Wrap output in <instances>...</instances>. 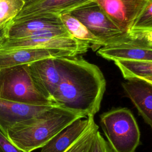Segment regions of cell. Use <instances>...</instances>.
Instances as JSON below:
<instances>
[{"mask_svg": "<svg viewBox=\"0 0 152 152\" xmlns=\"http://www.w3.org/2000/svg\"><path fill=\"white\" fill-rule=\"evenodd\" d=\"M61 78L53 95L56 103L84 118L99 111L106 90L102 72L82 58H58Z\"/></svg>", "mask_w": 152, "mask_h": 152, "instance_id": "1", "label": "cell"}, {"mask_svg": "<svg viewBox=\"0 0 152 152\" xmlns=\"http://www.w3.org/2000/svg\"><path fill=\"white\" fill-rule=\"evenodd\" d=\"M83 116L59 105L11 126L7 137L24 152L41 148L56 134Z\"/></svg>", "mask_w": 152, "mask_h": 152, "instance_id": "2", "label": "cell"}, {"mask_svg": "<svg viewBox=\"0 0 152 152\" xmlns=\"http://www.w3.org/2000/svg\"><path fill=\"white\" fill-rule=\"evenodd\" d=\"M0 99L35 105H58L34 80L28 64L0 69Z\"/></svg>", "mask_w": 152, "mask_h": 152, "instance_id": "3", "label": "cell"}, {"mask_svg": "<svg viewBox=\"0 0 152 152\" xmlns=\"http://www.w3.org/2000/svg\"><path fill=\"white\" fill-rule=\"evenodd\" d=\"M100 124L113 152H135L140 142V131L131 111L117 107L100 116Z\"/></svg>", "mask_w": 152, "mask_h": 152, "instance_id": "4", "label": "cell"}, {"mask_svg": "<svg viewBox=\"0 0 152 152\" xmlns=\"http://www.w3.org/2000/svg\"><path fill=\"white\" fill-rule=\"evenodd\" d=\"M106 46L128 37L93 1L69 12Z\"/></svg>", "mask_w": 152, "mask_h": 152, "instance_id": "5", "label": "cell"}, {"mask_svg": "<svg viewBox=\"0 0 152 152\" xmlns=\"http://www.w3.org/2000/svg\"><path fill=\"white\" fill-rule=\"evenodd\" d=\"M5 39L31 36L72 37L59 16H44L18 22H10L4 28Z\"/></svg>", "mask_w": 152, "mask_h": 152, "instance_id": "6", "label": "cell"}, {"mask_svg": "<svg viewBox=\"0 0 152 152\" xmlns=\"http://www.w3.org/2000/svg\"><path fill=\"white\" fill-rule=\"evenodd\" d=\"M90 45L73 37L31 36L4 40L0 49L38 48L68 51L77 55L86 53Z\"/></svg>", "mask_w": 152, "mask_h": 152, "instance_id": "7", "label": "cell"}, {"mask_svg": "<svg viewBox=\"0 0 152 152\" xmlns=\"http://www.w3.org/2000/svg\"><path fill=\"white\" fill-rule=\"evenodd\" d=\"M123 32L129 34L150 0H94Z\"/></svg>", "mask_w": 152, "mask_h": 152, "instance_id": "8", "label": "cell"}, {"mask_svg": "<svg viewBox=\"0 0 152 152\" xmlns=\"http://www.w3.org/2000/svg\"><path fill=\"white\" fill-rule=\"evenodd\" d=\"M94 0H30L11 22L25 21L44 16H59Z\"/></svg>", "mask_w": 152, "mask_h": 152, "instance_id": "9", "label": "cell"}, {"mask_svg": "<svg viewBox=\"0 0 152 152\" xmlns=\"http://www.w3.org/2000/svg\"><path fill=\"white\" fill-rule=\"evenodd\" d=\"M97 53L112 61H152V46L142 40L128 37L102 46Z\"/></svg>", "mask_w": 152, "mask_h": 152, "instance_id": "10", "label": "cell"}, {"mask_svg": "<svg viewBox=\"0 0 152 152\" xmlns=\"http://www.w3.org/2000/svg\"><path fill=\"white\" fill-rule=\"evenodd\" d=\"M74 56V54L70 52L48 49L18 48L0 49V69L30 64L46 58Z\"/></svg>", "mask_w": 152, "mask_h": 152, "instance_id": "11", "label": "cell"}, {"mask_svg": "<svg viewBox=\"0 0 152 152\" xmlns=\"http://www.w3.org/2000/svg\"><path fill=\"white\" fill-rule=\"evenodd\" d=\"M56 105H35L0 99V129L7 135L13 125L30 119Z\"/></svg>", "mask_w": 152, "mask_h": 152, "instance_id": "12", "label": "cell"}, {"mask_svg": "<svg viewBox=\"0 0 152 152\" xmlns=\"http://www.w3.org/2000/svg\"><path fill=\"white\" fill-rule=\"evenodd\" d=\"M122 86L138 114L152 129V84L142 79L131 78L123 82Z\"/></svg>", "mask_w": 152, "mask_h": 152, "instance_id": "13", "label": "cell"}, {"mask_svg": "<svg viewBox=\"0 0 152 152\" xmlns=\"http://www.w3.org/2000/svg\"><path fill=\"white\" fill-rule=\"evenodd\" d=\"M28 66L38 85L53 97L61 78L58 58L41 59L28 64Z\"/></svg>", "mask_w": 152, "mask_h": 152, "instance_id": "14", "label": "cell"}, {"mask_svg": "<svg viewBox=\"0 0 152 152\" xmlns=\"http://www.w3.org/2000/svg\"><path fill=\"white\" fill-rule=\"evenodd\" d=\"M93 117L80 118L72 122L41 148V152H64L85 132Z\"/></svg>", "mask_w": 152, "mask_h": 152, "instance_id": "15", "label": "cell"}, {"mask_svg": "<svg viewBox=\"0 0 152 152\" xmlns=\"http://www.w3.org/2000/svg\"><path fill=\"white\" fill-rule=\"evenodd\" d=\"M59 18L72 37L90 45L91 44L97 48L104 46L103 42L99 38L92 34L80 20L69 12L60 15Z\"/></svg>", "mask_w": 152, "mask_h": 152, "instance_id": "16", "label": "cell"}, {"mask_svg": "<svg viewBox=\"0 0 152 152\" xmlns=\"http://www.w3.org/2000/svg\"><path fill=\"white\" fill-rule=\"evenodd\" d=\"M114 62L126 80L152 77V61L116 60Z\"/></svg>", "mask_w": 152, "mask_h": 152, "instance_id": "17", "label": "cell"}, {"mask_svg": "<svg viewBox=\"0 0 152 152\" xmlns=\"http://www.w3.org/2000/svg\"><path fill=\"white\" fill-rule=\"evenodd\" d=\"M24 4L23 0H0V28H5L15 18Z\"/></svg>", "mask_w": 152, "mask_h": 152, "instance_id": "18", "label": "cell"}, {"mask_svg": "<svg viewBox=\"0 0 152 152\" xmlns=\"http://www.w3.org/2000/svg\"><path fill=\"white\" fill-rule=\"evenodd\" d=\"M98 130L99 126L95 123L94 117H93L85 132L64 152H88L94 135Z\"/></svg>", "mask_w": 152, "mask_h": 152, "instance_id": "19", "label": "cell"}, {"mask_svg": "<svg viewBox=\"0 0 152 152\" xmlns=\"http://www.w3.org/2000/svg\"><path fill=\"white\" fill-rule=\"evenodd\" d=\"M144 30H152V0H150L147 6L135 22L131 31Z\"/></svg>", "mask_w": 152, "mask_h": 152, "instance_id": "20", "label": "cell"}, {"mask_svg": "<svg viewBox=\"0 0 152 152\" xmlns=\"http://www.w3.org/2000/svg\"><path fill=\"white\" fill-rule=\"evenodd\" d=\"M88 152H113L108 142L97 131Z\"/></svg>", "mask_w": 152, "mask_h": 152, "instance_id": "21", "label": "cell"}, {"mask_svg": "<svg viewBox=\"0 0 152 152\" xmlns=\"http://www.w3.org/2000/svg\"><path fill=\"white\" fill-rule=\"evenodd\" d=\"M0 152H24L17 148L0 129Z\"/></svg>", "mask_w": 152, "mask_h": 152, "instance_id": "22", "label": "cell"}, {"mask_svg": "<svg viewBox=\"0 0 152 152\" xmlns=\"http://www.w3.org/2000/svg\"><path fill=\"white\" fill-rule=\"evenodd\" d=\"M129 37L144 41L152 46V30H144L131 31Z\"/></svg>", "mask_w": 152, "mask_h": 152, "instance_id": "23", "label": "cell"}, {"mask_svg": "<svg viewBox=\"0 0 152 152\" xmlns=\"http://www.w3.org/2000/svg\"><path fill=\"white\" fill-rule=\"evenodd\" d=\"M5 40V34H4V28H0V47L3 43Z\"/></svg>", "mask_w": 152, "mask_h": 152, "instance_id": "24", "label": "cell"}, {"mask_svg": "<svg viewBox=\"0 0 152 152\" xmlns=\"http://www.w3.org/2000/svg\"><path fill=\"white\" fill-rule=\"evenodd\" d=\"M142 80L150 83L152 84V77H148V78H142Z\"/></svg>", "mask_w": 152, "mask_h": 152, "instance_id": "25", "label": "cell"}, {"mask_svg": "<svg viewBox=\"0 0 152 152\" xmlns=\"http://www.w3.org/2000/svg\"><path fill=\"white\" fill-rule=\"evenodd\" d=\"M23 1H24L26 2H27V1H30V0H23Z\"/></svg>", "mask_w": 152, "mask_h": 152, "instance_id": "26", "label": "cell"}]
</instances>
